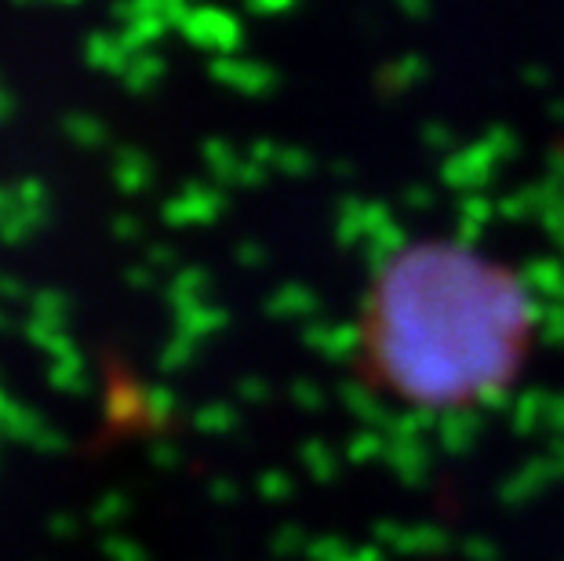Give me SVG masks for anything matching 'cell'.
<instances>
[{"mask_svg":"<svg viewBox=\"0 0 564 561\" xmlns=\"http://www.w3.org/2000/svg\"><path fill=\"white\" fill-rule=\"evenodd\" d=\"M535 295L507 259L455 237H415L371 270L350 332V376L404 412H474L524 379Z\"/></svg>","mask_w":564,"mask_h":561,"instance_id":"6da1fadb","label":"cell"}]
</instances>
